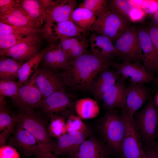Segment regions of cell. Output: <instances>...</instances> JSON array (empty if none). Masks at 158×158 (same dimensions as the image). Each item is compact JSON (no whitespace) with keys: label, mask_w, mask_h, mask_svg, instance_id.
<instances>
[{"label":"cell","mask_w":158,"mask_h":158,"mask_svg":"<svg viewBox=\"0 0 158 158\" xmlns=\"http://www.w3.org/2000/svg\"><path fill=\"white\" fill-rule=\"evenodd\" d=\"M151 147L158 153V142H154L152 143Z\"/></svg>","instance_id":"cell-47"},{"label":"cell","mask_w":158,"mask_h":158,"mask_svg":"<svg viewBox=\"0 0 158 158\" xmlns=\"http://www.w3.org/2000/svg\"><path fill=\"white\" fill-rule=\"evenodd\" d=\"M125 80L120 78L103 95V105L107 110L124 107L128 91Z\"/></svg>","instance_id":"cell-18"},{"label":"cell","mask_w":158,"mask_h":158,"mask_svg":"<svg viewBox=\"0 0 158 158\" xmlns=\"http://www.w3.org/2000/svg\"><path fill=\"white\" fill-rule=\"evenodd\" d=\"M121 113L126 125V133L120 155L122 158H145L141 140L135 129L133 117L129 116L124 107Z\"/></svg>","instance_id":"cell-8"},{"label":"cell","mask_w":158,"mask_h":158,"mask_svg":"<svg viewBox=\"0 0 158 158\" xmlns=\"http://www.w3.org/2000/svg\"><path fill=\"white\" fill-rule=\"evenodd\" d=\"M134 126L141 141L150 146L158 136V110L155 102L149 101L133 116Z\"/></svg>","instance_id":"cell-3"},{"label":"cell","mask_w":158,"mask_h":158,"mask_svg":"<svg viewBox=\"0 0 158 158\" xmlns=\"http://www.w3.org/2000/svg\"><path fill=\"white\" fill-rule=\"evenodd\" d=\"M145 158H158V153L152 147L143 146Z\"/></svg>","instance_id":"cell-44"},{"label":"cell","mask_w":158,"mask_h":158,"mask_svg":"<svg viewBox=\"0 0 158 158\" xmlns=\"http://www.w3.org/2000/svg\"><path fill=\"white\" fill-rule=\"evenodd\" d=\"M50 43L37 55L23 63L18 72V83L20 86L26 82L38 69V66L48 50Z\"/></svg>","instance_id":"cell-26"},{"label":"cell","mask_w":158,"mask_h":158,"mask_svg":"<svg viewBox=\"0 0 158 158\" xmlns=\"http://www.w3.org/2000/svg\"><path fill=\"white\" fill-rule=\"evenodd\" d=\"M108 0H85L80 4L79 7L86 8L98 17L109 8Z\"/></svg>","instance_id":"cell-37"},{"label":"cell","mask_w":158,"mask_h":158,"mask_svg":"<svg viewBox=\"0 0 158 158\" xmlns=\"http://www.w3.org/2000/svg\"><path fill=\"white\" fill-rule=\"evenodd\" d=\"M17 116V123L35 138L42 150L52 152L53 141L48 127L41 118L34 113L21 111Z\"/></svg>","instance_id":"cell-5"},{"label":"cell","mask_w":158,"mask_h":158,"mask_svg":"<svg viewBox=\"0 0 158 158\" xmlns=\"http://www.w3.org/2000/svg\"><path fill=\"white\" fill-rule=\"evenodd\" d=\"M9 143L16 147L27 157L37 156L42 148L35 138L17 123L14 133Z\"/></svg>","instance_id":"cell-13"},{"label":"cell","mask_w":158,"mask_h":158,"mask_svg":"<svg viewBox=\"0 0 158 158\" xmlns=\"http://www.w3.org/2000/svg\"><path fill=\"white\" fill-rule=\"evenodd\" d=\"M141 9L147 13H154L158 11V0H144Z\"/></svg>","instance_id":"cell-41"},{"label":"cell","mask_w":158,"mask_h":158,"mask_svg":"<svg viewBox=\"0 0 158 158\" xmlns=\"http://www.w3.org/2000/svg\"><path fill=\"white\" fill-rule=\"evenodd\" d=\"M115 47L118 56L123 62L141 64V51L137 29L134 25L130 27L116 40Z\"/></svg>","instance_id":"cell-6"},{"label":"cell","mask_w":158,"mask_h":158,"mask_svg":"<svg viewBox=\"0 0 158 158\" xmlns=\"http://www.w3.org/2000/svg\"><path fill=\"white\" fill-rule=\"evenodd\" d=\"M19 0H0V14H4L18 5Z\"/></svg>","instance_id":"cell-42"},{"label":"cell","mask_w":158,"mask_h":158,"mask_svg":"<svg viewBox=\"0 0 158 158\" xmlns=\"http://www.w3.org/2000/svg\"><path fill=\"white\" fill-rule=\"evenodd\" d=\"M36 84L44 99L53 93L64 91L62 80L52 69L44 67L38 69L35 72Z\"/></svg>","instance_id":"cell-11"},{"label":"cell","mask_w":158,"mask_h":158,"mask_svg":"<svg viewBox=\"0 0 158 158\" xmlns=\"http://www.w3.org/2000/svg\"><path fill=\"white\" fill-rule=\"evenodd\" d=\"M130 21L108 8L97 17L92 29L97 34L116 40L130 27Z\"/></svg>","instance_id":"cell-4"},{"label":"cell","mask_w":158,"mask_h":158,"mask_svg":"<svg viewBox=\"0 0 158 158\" xmlns=\"http://www.w3.org/2000/svg\"><path fill=\"white\" fill-rule=\"evenodd\" d=\"M67 133L84 132L90 129L78 116L70 115L66 122Z\"/></svg>","instance_id":"cell-38"},{"label":"cell","mask_w":158,"mask_h":158,"mask_svg":"<svg viewBox=\"0 0 158 158\" xmlns=\"http://www.w3.org/2000/svg\"><path fill=\"white\" fill-rule=\"evenodd\" d=\"M40 34L20 33L0 35V50H4L19 44L40 40Z\"/></svg>","instance_id":"cell-30"},{"label":"cell","mask_w":158,"mask_h":158,"mask_svg":"<svg viewBox=\"0 0 158 158\" xmlns=\"http://www.w3.org/2000/svg\"><path fill=\"white\" fill-rule=\"evenodd\" d=\"M155 103L157 106H158V94L156 98Z\"/></svg>","instance_id":"cell-49"},{"label":"cell","mask_w":158,"mask_h":158,"mask_svg":"<svg viewBox=\"0 0 158 158\" xmlns=\"http://www.w3.org/2000/svg\"><path fill=\"white\" fill-rule=\"evenodd\" d=\"M137 31L143 65L152 75L158 71V51L152 43L147 28H140Z\"/></svg>","instance_id":"cell-12"},{"label":"cell","mask_w":158,"mask_h":158,"mask_svg":"<svg viewBox=\"0 0 158 158\" xmlns=\"http://www.w3.org/2000/svg\"><path fill=\"white\" fill-rule=\"evenodd\" d=\"M152 81H153L155 83L158 85V76L153 78Z\"/></svg>","instance_id":"cell-48"},{"label":"cell","mask_w":158,"mask_h":158,"mask_svg":"<svg viewBox=\"0 0 158 158\" xmlns=\"http://www.w3.org/2000/svg\"><path fill=\"white\" fill-rule=\"evenodd\" d=\"M23 64L11 58L1 57L0 61V80H14L18 78V71Z\"/></svg>","instance_id":"cell-32"},{"label":"cell","mask_w":158,"mask_h":158,"mask_svg":"<svg viewBox=\"0 0 158 158\" xmlns=\"http://www.w3.org/2000/svg\"><path fill=\"white\" fill-rule=\"evenodd\" d=\"M20 86L18 82L10 80H0V104H6L4 98L8 97L11 99L18 94Z\"/></svg>","instance_id":"cell-34"},{"label":"cell","mask_w":158,"mask_h":158,"mask_svg":"<svg viewBox=\"0 0 158 158\" xmlns=\"http://www.w3.org/2000/svg\"><path fill=\"white\" fill-rule=\"evenodd\" d=\"M73 105L64 91H58L42 99L40 107L46 114L52 117L55 114L65 112Z\"/></svg>","instance_id":"cell-19"},{"label":"cell","mask_w":158,"mask_h":158,"mask_svg":"<svg viewBox=\"0 0 158 158\" xmlns=\"http://www.w3.org/2000/svg\"><path fill=\"white\" fill-rule=\"evenodd\" d=\"M116 70L107 68L101 72L93 82L91 90L97 100H102L104 94L121 78Z\"/></svg>","instance_id":"cell-21"},{"label":"cell","mask_w":158,"mask_h":158,"mask_svg":"<svg viewBox=\"0 0 158 158\" xmlns=\"http://www.w3.org/2000/svg\"><path fill=\"white\" fill-rule=\"evenodd\" d=\"M42 29L39 28L13 26L0 22V35L15 33L42 35Z\"/></svg>","instance_id":"cell-35"},{"label":"cell","mask_w":158,"mask_h":158,"mask_svg":"<svg viewBox=\"0 0 158 158\" xmlns=\"http://www.w3.org/2000/svg\"><path fill=\"white\" fill-rule=\"evenodd\" d=\"M40 41L19 44L6 49L0 50V55L1 57H10L23 63L39 52V43Z\"/></svg>","instance_id":"cell-20"},{"label":"cell","mask_w":158,"mask_h":158,"mask_svg":"<svg viewBox=\"0 0 158 158\" xmlns=\"http://www.w3.org/2000/svg\"><path fill=\"white\" fill-rule=\"evenodd\" d=\"M50 47L43 60L45 67L51 69H67L69 64L60 42L57 44L50 43Z\"/></svg>","instance_id":"cell-23"},{"label":"cell","mask_w":158,"mask_h":158,"mask_svg":"<svg viewBox=\"0 0 158 158\" xmlns=\"http://www.w3.org/2000/svg\"><path fill=\"white\" fill-rule=\"evenodd\" d=\"M17 115L11 116L5 106L0 104V145H5L7 138L14 131L17 123Z\"/></svg>","instance_id":"cell-27"},{"label":"cell","mask_w":158,"mask_h":158,"mask_svg":"<svg viewBox=\"0 0 158 158\" xmlns=\"http://www.w3.org/2000/svg\"><path fill=\"white\" fill-rule=\"evenodd\" d=\"M110 59L85 52L69 61L68 68L59 75L65 85L74 90H91L93 82L98 75L111 66Z\"/></svg>","instance_id":"cell-1"},{"label":"cell","mask_w":158,"mask_h":158,"mask_svg":"<svg viewBox=\"0 0 158 158\" xmlns=\"http://www.w3.org/2000/svg\"><path fill=\"white\" fill-rule=\"evenodd\" d=\"M111 152L104 141L90 135L69 155L70 158H109Z\"/></svg>","instance_id":"cell-10"},{"label":"cell","mask_w":158,"mask_h":158,"mask_svg":"<svg viewBox=\"0 0 158 158\" xmlns=\"http://www.w3.org/2000/svg\"><path fill=\"white\" fill-rule=\"evenodd\" d=\"M89 41L92 53L110 59L118 56L113 40L110 38L95 33L91 36Z\"/></svg>","instance_id":"cell-25"},{"label":"cell","mask_w":158,"mask_h":158,"mask_svg":"<svg viewBox=\"0 0 158 158\" xmlns=\"http://www.w3.org/2000/svg\"><path fill=\"white\" fill-rule=\"evenodd\" d=\"M90 135V130L84 132L67 133L53 141L52 152L57 156L69 154Z\"/></svg>","instance_id":"cell-16"},{"label":"cell","mask_w":158,"mask_h":158,"mask_svg":"<svg viewBox=\"0 0 158 158\" xmlns=\"http://www.w3.org/2000/svg\"><path fill=\"white\" fill-rule=\"evenodd\" d=\"M97 129L112 152L120 154L126 133V125L121 112L116 109L107 110L99 120Z\"/></svg>","instance_id":"cell-2"},{"label":"cell","mask_w":158,"mask_h":158,"mask_svg":"<svg viewBox=\"0 0 158 158\" xmlns=\"http://www.w3.org/2000/svg\"><path fill=\"white\" fill-rule=\"evenodd\" d=\"M48 127L51 136L59 138L67 133L66 122L64 118L57 115L53 116Z\"/></svg>","instance_id":"cell-36"},{"label":"cell","mask_w":158,"mask_h":158,"mask_svg":"<svg viewBox=\"0 0 158 158\" xmlns=\"http://www.w3.org/2000/svg\"><path fill=\"white\" fill-rule=\"evenodd\" d=\"M19 6L40 25L46 18V11L42 0H19Z\"/></svg>","instance_id":"cell-28"},{"label":"cell","mask_w":158,"mask_h":158,"mask_svg":"<svg viewBox=\"0 0 158 158\" xmlns=\"http://www.w3.org/2000/svg\"><path fill=\"white\" fill-rule=\"evenodd\" d=\"M96 19V17L90 11L79 7L73 11L71 20L86 32L92 29Z\"/></svg>","instance_id":"cell-31"},{"label":"cell","mask_w":158,"mask_h":158,"mask_svg":"<svg viewBox=\"0 0 158 158\" xmlns=\"http://www.w3.org/2000/svg\"><path fill=\"white\" fill-rule=\"evenodd\" d=\"M147 29L152 43L158 51V23L153 22Z\"/></svg>","instance_id":"cell-40"},{"label":"cell","mask_w":158,"mask_h":158,"mask_svg":"<svg viewBox=\"0 0 158 158\" xmlns=\"http://www.w3.org/2000/svg\"><path fill=\"white\" fill-rule=\"evenodd\" d=\"M60 42L68 61L85 53L88 46V41L83 36L64 38Z\"/></svg>","instance_id":"cell-24"},{"label":"cell","mask_w":158,"mask_h":158,"mask_svg":"<svg viewBox=\"0 0 158 158\" xmlns=\"http://www.w3.org/2000/svg\"><path fill=\"white\" fill-rule=\"evenodd\" d=\"M111 66L122 75L123 79H129L130 83L143 84L152 81L154 77L141 64L128 62L121 63L112 62Z\"/></svg>","instance_id":"cell-14"},{"label":"cell","mask_w":158,"mask_h":158,"mask_svg":"<svg viewBox=\"0 0 158 158\" xmlns=\"http://www.w3.org/2000/svg\"><path fill=\"white\" fill-rule=\"evenodd\" d=\"M11 99L19 111L33 113L34 109L40 107L42 98L36 84L35 72L20 86L18 94Z\"/></svg>","instance_id":"cell-7"},{"label":"cell","mask_w":158,"mask_h":158,"mask_svg":"<svg viewBox=\"0 0 158 158\" xmlns=\"http://www.w3.org/2000/svg\"><path fill=\"white\" fill-rule=\"evenodd\" d=\"M0 158H20V156L14 147L5 145L0 146Z\"/></svg>","instance_id":"cell-39"},{"label":"cell","mask_w":158,"mask_h":158,"mask_svg":"<svg viewBox=\"0 0 158 158\" xmlns=\"http://www.w3.org/2000/svg\"><path fill=\"white\" fill-rule=\"evenodd\" d=\"M0 22L13 26L39 28L41 26L19 6L18 3L9 11L0 14Z\"/></svg>","instance_id":"cell-22"},{"label":"cell","mask_w":158,"mask_h":158,"mask_svg":"<svg viewBox=\"0 0 158 158\" xmlns=\"http://www.w3.org/2000/svg\"><path fill=\"white\" fill-rule=\"evenodd\" d=\"M108 7L112 12L129 20L130 13L136 7L130 0H109Z\"/></svg>","instance_id":"cell-33"},{"label":"cell","mask_w":158,"mask_h":158,"mask_svg":"<svg viewBox=\"0 0 158 158\" xmlns=\"http://www.w3.org/2000/svg\"><path fill=\"white\" fill-rule=\"evenodd\" d=\"M135 6L141 9L142 3L144 0H130Z\"/></svg>","instance_id":"cell-46"},{"label":"cell","mask_w":158,"mask_h":158,"mask_svg":"<svg viewBox=\"0 0 158 158\" xmlns=\"http://www.w3.org/2000/svg\"><path fill=\"white\" fill-rule=\"evenodd\" d=\"M86 32L68 20L53 24L48 29L42 32V36L48 42L53 43L68 37L81 36Z\"/></svg>","instance_id":"cell-15"},{"label":"cell","mask_w":158,"mask_h":158,"mask_svg":"<svg viewBox=\"0 0 158 158\" xmlns=\"http://www.w3.org/2000/svg\"><path fill=\"white\" fill-rule=\"evenodd\" d=\"M75 108L78 116L83 119L94 118L99 113L97 101L89 98H84L77 100L75 104Z\"/></svg>","instance_id":"cell-29"},{"label":"cell","mask_w":158,"mask_h":158,"mask_svg":"<svg viewBox=\"0 0 158 158\" xmlns=\"http://www.w3.org/2000/svg\"><path fill=\"white\" fill-rule=\"evenodd\" d=\"M128 91L124 108L127 114L133 117L134 114L148 100L149 91L143 84L130 83Z\"/></svg>","instance_id":"cell-17"},{"label":"cell","mask_w":158,"mask_h":158,"mask_svg":"<svg viewBox=\"0 0 158 158\" xmlns=\"http://www.w3.org/2000/svg\"><path fill=\"white\" fill-rule=\"evenodd\" d=\"M145 15V12L140 8L135 7L130 13L129 19L131 21H135L141 20Z\"/></svg>","instance_id":"cell-43"},{"label":"cell","mask_w":158,"mask_h":158,"mask_svg":"<svg viewBox=\"0 0 158 158\" xmlns=\"http://www.w3.org/2000/svg\"><path fill=\"white\" fill-rule=\"evenodd\" d=\"M37 157L39 158H58L57 156L52 152L42 150Z\"/></svg>","instance_id":"cell-45"},{"label":"cell","mask_w":158,"mask_h":158,"mask_svg":"<svg viewBox=\"0 0 158 158\" xmlns=\"http://www.w3.org/2000/svg\"><path fill=\"white\" fill-rule=\"evenodd\" d=\"M43 1L46 11V18L42 32L54 23L71 21L72 13L77 6L75 0H43Z\"/></svg>","instance_id":"cell-9"}]
</instances>
